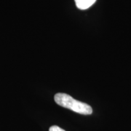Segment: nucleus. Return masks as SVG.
I'll return each mask as SVG.
<instances>
[{
	"instance_id": "obj_1",
	"label": "nucleus",
	"mask_w": 131,
	"mask_h": 131,
	"mask_svg": "<svg viewBox=\"0 0 131 131\" xmlns=\"http://www.w3.org/2000/svg\"><path fill=\"white\" fill-rule=\"evenodd\" d=\"M54 100L58 105L80 114L89 115L93 113V108L90 105L75 100L68 94L62 93L56 94Z\"/></svg>"
},
{
	"instance_id": "obj_2",
	"label": "nucleus",
	"mask_w": 131,
	"mask_h": 131,
	"mask_svg": "<svg viewBox=\"0 0 131 131\" xmlns=\"http://www.w3.org/2000/svg\"><path fill=\"white\" fill-rule=\"evenodd\" d=\"M77 8L80 9H87L90 7L96 0H74Z\"/></svg>"
},
{
	"instance_id": "obj_3",
	"label": "nucleus",
	"mask_w": 131,
	"mask_h": 131,
	"mask_svg": "<svg viewBox=\"0 0 131 131\" xmlns=\"http://www.w3.org/2000/svg\"><path fill=\"white\" fill-rule=\"evenodd\" d=\"M49 131H66L65 130L62 129L61 127H59L58 126H56V125H53V126H51L49 129Z\"/></svg>"
}]
</instances>
